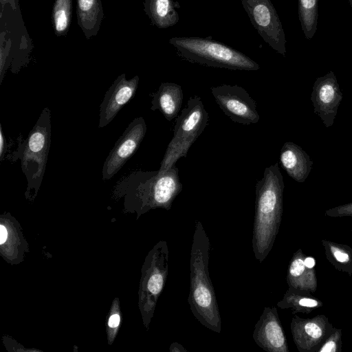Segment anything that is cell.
Instances as JSON below:
<instances>
[{
    "mask_svg": "<svg viewBox=\"0 0 352 352\" xmlns=\"http://www.w3.org/2000/svg\"><path fill=\"white\" fill-rule=\"evenodd\" d=\"M72 18V0H56L53 5L52 21L57 36L67 35Z\"/></svg>",
    "mask_w": 352,
    "mask_h": 352,
    "instance_id": "obj_23",
    "label": "cell"
},
{
    "mask_svg": "<svg viewBox=\"0 0 352 352\" xmlns=\"http://www.w3.org/2000/svg\"><path fill=\"white\" fill-rule=\"evenodd\" d=\"M284 182L278 163L265 168L256 186L252 249L260 263L272 249L278 232L283 206Z\"/></svg>",
    "mask_w": 352,
    "mask_h": 352,
    "instance_id": "obj_1",
    "label": "cell"
},
{
    "mask_svg": "<svg viewBox=\"0 0 352 352\" xmlns=\"http://www.w3.org/2000/svg\"><path fill=\"white\" fill-rule=\"evenodd\" d=\"M298 16L305 38L310 40L314 36L318 19V0H298Z\"/></svg>",
    "mask_w": 352,
    "mask_h": 352,
    "instance_id": "obj_22",
    "label": "cell"
},
{
    "mask_svg": "<svg viewBox=\"0 0 352 352\" xmlns=\"http://www.w3.org/2000/svg\"><path fill=\"white\" fill-rule=\"evenodd\" d=\"M305 257L301 248L293 254L288 266L286 281L290 287L314 293L318 287L316 270L305 265Z\"/></svg>",
    "mask_w": 352,
    "mask_h": 352,
    "instance_id": "obj_17",
    "label": "cell"
},
{
    "mask_svg": "<svg viewBox=\"0 0 352 352\" xmlns=\"http://www.w3.org/2000/svg\"><path fill=\"white\" fill-rule=\"evenodd\" d=\"M309 292L289 287L283 298L277 302L280 309H290L292 314H310L322 307L323 303Z\"/></svg>",
    "mask_w": 352,
    "mask_h": 352,
    "instance_id": "obj_20",
    "label": "cell"
},
{
    "mask_svg": "<svg viewBox=\"0 0 352 352\" xmlns=\"http://www.w3.org/2000/svg\"><path fill=\"white\" fill-rule=\"evenodd\" d=\"M8 236V232L5 226L3 225L0 226V244H3Z\"/></svg>",
    "mask_w": 352,
    "mask_h": 352,
    "instance_id": "obj_30",
    "label": "cell"
},
{
    "mask_svg": "<svg viewBox=\"0 0 352 352\" xmlns=\"http://www.w3.org/2000/svg\"><path fill=\"white\" fill-rule=\"evenodd\" d=\"M117 188L128 192L142 211L155 208L170 210L182 184L174 166L163 173L158 170L133 172L118 182Z\"/></svg>",
    "mask_w": 352,
    "mask_h": 352,
    "instance_id": "obj_3",
    "label": "cell"
},
{
    "mask_svg": "<svg viewBox=\"0 0 352 352\" xmlns=\"http://www.w3.org/2000/svg\"><path fill=\"white\" fill-rule=\"evenodd\" d=\"M76 16L87 39L97 35L104 16L101 0H76Z\"/></svg>",
    "mask_w": 352,
    "mask_h": 352,
    "instance_id": "obj_18",
    "label": "cell"
},
{
    "mask_svg": "<svg viewBox=\"0 0 352 352\" xmlns=\"http://www.w3.org/2000/svg\"><path fill=\"white\" fill-rule=\"evenodd\" d=\"M183 98V91L179 85L162 82L152 94L151 109L160 111L167 120L170 121L177 116Z\"/></svg>",
    "mask_w": 352,
    "mask_h": 352,
    "instance_id": "obj_16",
    "label": "cell"
},
{
    "mask_svg": "<svg viewBox=\"0 0 352 352\" xmlns=\"http://www.w3.org/2000/svg\"><path fill=\"white\" fill-rule=\"evenodd\" d=\"M139 76L126 79V74L119 75L109 87L100 105L98 127L109 124L134 96L138 86Z\"/></svg>",
    "mask_w": 352,
    "mask_h": 352,
    "instance_id": "obj_12",
    "label": "cell"
},
{
    "mask_svg": "<svg viewBox=\"0 0 352 352\" xmlns=\"http://www.w3.org/2000/svg\"><path fill=\"white\" fill-rule=\"evenodd\" d=\"M169 351L170 352H186L187 350L178 342H173L170 346Z\"/></svg>",
    "mask_w": 352,
    "mask_h": 352,
    "instance_id": "obj_29",
    "label": "cell"
},
{
    "mask_svg": "<svg viewBox=\"0 0 352 352\" xmlns=\"http://www.w3.org/2000/svg\"><path fill=\"white\" fill-rule=\"evenodd\" d=\"M290 328L299 352H318L335 329L324 314L311 318H302L294 314Z\"/></svg>",
    "mask_w": 352,
    "mask_h": 352,
    "instance_id": "obj_10",
    "label": "cell"
},
{
    "mask_svg": "<svg viewBox=\"0 0 352 352\" xmlns=\"http://www.w3.org/2000/svg\"><path fill=\"white\" fill-rule=\"evenodd\" d=\"M343 98L342 90L333 72L316 78L311 94L314 112L327 128L331 127L336 117Z\"/></svg>",
    "mask_w": 352,
    "mask_h": 352,
    "instance_id": "obj_11",
    "label": "cell"
},
{
    "mask_svg": "<svg viewBox=\"0 0 352 352\" xmlns=\"http://www.w3.org/2000/svg\"><path fill=\"white\" fill-rule=\"evenodd\" d=\"M324 215L330 217H352V202L325 210Z\"/></svg>",
    "mask_w": 352,
    "mask_h": 352,
    "instance_id": "obj_25",
    "label": "cell"
},
{
    "mask_svg": "<svg viewBox=\"0 0 352 352\" xmlns=\"http://www.w3.org/2000/svg\"><path fill=\"white\" fill-rule=\"evenodd\" d=\"M120 316L118 314H113L109 320V326L111 328L118 327L120 323Z\"/></svg>",
    "mask_w": 352,
    "mask_h": 352,
    "instance_id": "obj_28",
    "label": "cell"
},
{
    "mask_svg": "<svg viewBox=\"0 0 352 352\" xmlns=\"http://www.w3.org/2000/svg\"><path fill=\"white\" fill-rule=\"evenodd\" d=\"M179 5L174 0H144V10L153 25L168 28L179 21L176 10Z\"/></svg>",
    "mask_w": 352,
    "mask_h": 352,
    "instance_id": "obj_19",
    "label": "cell"
},
{
    "mask_svg": "<svg viewBox=\"0 0 352 352\" xmlns=\"http://www.w3.org/2000/svg\"><path fill=\"white\" fill-rule=\"evenodd\" d=\"M280 162L287 175L299 183L306 180L314 164L309 155L292 142H286L282 146Z\"/></svg>",
    "mask_w": 352,
    "mask_h": 352,
    "instance_id": "obj_15",
    "label": "cell"
},
{
    "mask_svg": "<svg viewBox=\"0 0 352 352\" xmlns=\"http://www.w3.org/2000/svg\"><path fill=\"white\" fill-rule=\"evenodd\" d=\"M305 265L309 268H315L316 261L311 256H306L304 258Z\"/></svg>",
    "mask_w": 352,
    "mask_h": 352,
    "instance_id": "obj_31",
    "label": "cell"
},
{
    "mask_svg": "<svg viewBox=\"0 0 352 352\" xmlns=\"http://www.w3.org/2000/svg\"><path fill=\"white\" fill-rule=\"evenodd\" d=\"M253 338L268 352H289L287 338L275 307H265L256 323Z\"/></svg>",
    "mask_w": 352,
    "mask_h": 352,
    "instance_id": "obj_13",
    "label": "cell"
},
{
    "mask_svg": "<svg viewBox=\"0 0 352 352\" xmlns=\"http://www.w3.org/2000/svg\"><path fill=\"white\" fill-rule=\"evenodd\" d=\"M349 4L352 6V0H347Z\"/></svg>",
    "mask_w": 352,
    "mask_h": 352,
    "instance_id": "obj_32",
    "label": "cell"
},
{
    "mask_svg": "<svg viewBox=\"0 0 352 352\" xmlns=\"http://www.w3.org/2000/svg\"><path fill=\"white\" fill-rule=\"evenodd\" d=\"M6 139L3 135L2 126L0 124V160L2 161L3 159V154L6 151Z\"/></svg>",
    "mask_w": 352,
    "mask_h": 352,
    "instance_id": "obj_26",
    "label": "cell"
},
{
    "mask_svg": "<svg viewBox=\"0 0 352 352\" xmlns=\"http://www.w3.org/2000/svg\"><path fill=\"white\" fill-rule=\"evenodd\" d=\"M351 232H352V230H351Z\"/></svg>",
    "mask_w": 352,
    "mask_h": 352,
    "instance_id": "obj_33",
    "label": "cell"
},
{
    "mask_svg": "<svg viewBox=\"0 0 352 352\" xmlns=\"http://www.w3.org/2000/svg\"><path fill=\"white\" fill-rule=\"evenodd\" d=\"M208 122V113L201 98L193 96L175 120L173 136L162 160L158 170L160 173L175 166L181 157H186L191 145L201 134Z\"/></svg>",
    "mask_w": 352,
    "mask_h": 352,
    "instance_id": "obj_6",
    "label": "cell"
},
{
    "mask_svg": "<svg viewBox=\"0 0 352 352\" xmlns=\"http://www.w3.org/2000/svg\"><path fill=\"white\" fill-rule=\"evenodd\" d=\"M0 3L1 7H3L6 4H9L14 10L16 11L20 10L18 0H0Z\"/></svg>",
    "mask_w": 352,
    "mask_h": 352,
    "instance_id": "obj_27",
    "label": "cell"
},
{
    "mask_svg": "<svg viewBox=\"0 0 352 352\" xmlns=\"http://www.w3.org/2000/svg\"><path fill=\"white\" fill-rule=\"evenodd\" d=\"M342 331L335 328L326 339L318 352H340L342 351Z\"/></svg>",
    "mask_w": 352,
    "mask_h": 352,
    "instance_id": "obj_24",
    "label": "cell"
},
{
    "mask_svg": "<svg viewBox=\"0 0 352 352\" xmlns=\"http://www.w3.org/2000/svg\"><path fill=\"white\" fill-rule=\"evenodd\" d=\"M216 102L232 121L245 125L260 119L256 101L241 87L223 84L211 88Z\"/></svg>",
    "mask_w": 352,
    "mask_h": 352,
    "instance_id": "obj_8",
    "label": "cell"
},
{
    "mask_svg": "<svg viewBox=\"0 0 352 352\" xmlns=\"http://www.w3.org/2000/svg\"><path fill=\"white\" fill-rule=\"evenodd\" d=\"M146 132L142 117L135 118L110 151L102 167V179H111L137 151Z\"/></svg>",
    "mask_w": 352,
    "mask_h": 352,
    "instance_id": "obj_9",
    "label": "cell"
},
{
    "mask_svg": "<svg viewBox=\"0 0 352 352\" xmlns=\"http://www.w3.org/2000/svg\"><path fill=\"white\" fill-rule=\"evenodd\" d=\"M177 55L188 62L233 70L255 71L258 64L218 41L199 37H173L168 41Z\"/></svg>",
    "mask_w": 352,
    "mask_h": 352,
    "instance_id": "obj_4",
    "label": "cell"
},
{
    "mask_svg": "<svg viewBox=\"0 0 352 352\" xmlns=\"http://www.w3.org/2000/svg\"><path fill=\"white\" fill-rule=\"evenodd\" d=\"M168 247L166 241H160L151 252L145 278L146 311L153 313L157 299L162 292L168 271Z\"/></svg>",
    "mask_w": 352,
    "mask_h": 352,
    "instance_id": "obj_14",
    "label": "cell"
},
{
    "mask_svg": "<svg viewBox=\"0 0 352 352\" xmlns=\"http://www.w3.org/2000/svg\"><path fill=\"white\" fill-rule=\"evenodd\" d=\"M16 150L10 158L12 162L21 160V166L28 182L27 192L35 195L43 181L51 144V111L45 107L36 124L24 140L18 139Z\"/></svg>",
    "mask_w": 352,
    "mask_h": 352,
    "instance_id": "obj_5",
    "label": "cell"
},
{
    "mask_svg": "<svg viewBox=\"0 0 352 352\" xmlns=\"http://www.w3.org/2000/svg\"><path fill=\"white\" fill-rule=\"evenodd\" d=\"M324 254L334 268L352 276V248L342 243L322 239Z\"/></svg>",
    "mask_w": 352,
    "mask_h": 352,
    "instance_id": "obj_21",
    "label": "cell"
},
{
    "mask_svg": "<svg viewBox=\"0 0 352 352\" xmlns=\"http://www.w3.org/2000/svg\"><path fill=\"white\" fill-rule=\"evenodd\" d=\"M243 8L258 34L273 50L286 54L285 32L270 0H241Z\"/></svg>",
    "mask_w": 352,
    "mask_h": 352,
    "instance_id": "obj_7",
    "label": "cell"
},
{
    "mask_svg": "<svg viewBox=\"0 0 352 352\" xmlns=\"http://www.w3.org/2000/svg\"><path fill=\"white\" fill-rule=\"evenodd\" d=\"M210 243L200 221H197L190 258V292L188 302L196 319L216 333L221 331V320L214 287L209 276Z\"/></svg>",
    "mask_w": 352,
    "mask_h": 352,
    "instance_id": "obj_2",
    "label": "cell"
}]
</instances>
